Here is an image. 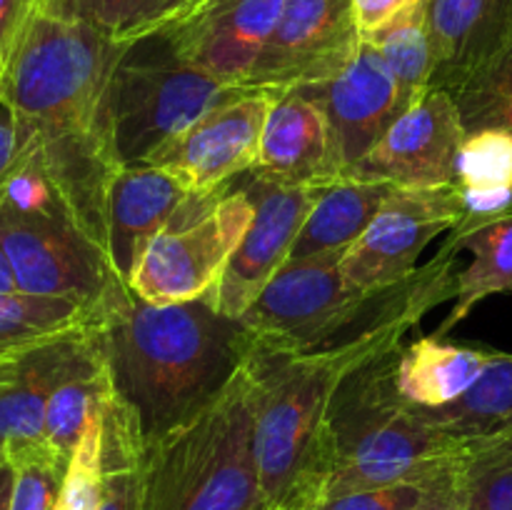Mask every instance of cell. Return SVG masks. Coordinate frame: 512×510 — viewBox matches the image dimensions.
<instances>
[{
  "instance_id": "cell-1",
  "label": "cell",
  "mask_w": 512,
  "mask_h": 510,
  "mask_svg": "<svg viewBox=\"0 0 512 510\" xmlns=\"http://www.w3.org/2000/svg\"><path fill=\"white\" fill-rule=\"evenodd\" d=\"M125 45L35 10L0 58V98L18 153L33 155L80 228L108 253V190L118 175L108 83Z\"/></svg>"
},
{
  "instance_id": "cell-2",
  "label": "cell",
  "mask_w": 512,
  "mask_h": 510,
  "mask_svg": "<svg viewBox=\"0 0 512 510\" xmlns=\"http://www.w3.org/2000/svg\"><path fill=\"white\" fill-rule=\"evenodd\" d=\"M95 338L110 393L145 448L203 413L253 353L248 330L218 313L213 295L150 305L125 288L100 308Z\"/></svg>"
},
{
  "instance_id": "cell-3",
  "label": "cell",
  "mask_w": 512,
  "mask_h": 510,
  "mask_svg": "<svg viewBox=\"0 0 512 510\" xmlns=\"http://www.w3.org/2000/svg\"><path fill=\"white\" fill-rule=\"evenodd\" d=\"M455 288L458 250L448 243L413 275L378 290L350 285L338 260H303L285 263L240 323L260 353H390L430 310L455 300Z\"/></svg>"
},
{
  "instance_id": "cell-4",
  "label": "cell",
  "mask_w": 512,
  "mask_h": 510,
  "mask_svg": "<svg viewBox=\"0 0 512 510\" xmlns=\"http://www.w3.org/2000/svg\"><path fill=\"white\" fill-rule=\"evenodd\" d=\"M378 355L385 353H250L258 510H315L323 503L330 478V403L345 375Z\"/></svg>"
},
{
  "instance_id": "cell-5",
  "label": "cell",
  "mask_w": 512,
  "mask_h": 510,
  "mask_svg": "<svg viewBox=\"0 0 512 510\" xmlns=\"http://www.w3.org/2000/svg\"><path fill=\"white\" fill-rule=\"evenodd\" d=\"M400 350V348H398ZM398 350L350 370L328 410L330 478L323 503L395 483H435L453 473L468 443L430 423L395 388Z\"/></svg>"
},
{
  "instance_id": "cell-6",
  "label": "cell",
  "mask_w": 512,
  "mask_h": 510,
  "mask_svg": "<svg viewBox=\"0 0 512 510\" xmlns=\"http://www.w3.org/2000/svg\"><path fill=\"white\" fill-rule=\"evenodd\" d=\"M140 510H258L248 360L203 413L143 450Z\"/></svg>"
},
{
  "instance_id": "cell-7",
  "label": "cell",
  "mask_w": 512,
  "mask_h": 510,
  "mask_svg": "<svg viewBox=\"0 0 512 510\" xmlns=\"http://www.w3.org/2000/svg\"><path fill=\"white\" fill-rule=\"evenodd\" d=\"M0 243L20 293L103 308L128 285L78 225L38 160L18 153L0 180Z\"/></svg>"
},
{
  "instance_id": "cell-8",
  "label": "cell",
  "mask_w": 512,
  "mask_h": 510,
  "mask_svg": "<svg viewBox=\"0 0 512 510\" xmlns=\"http://www.w3.org/2000/svg\"><path fill=\"white\" fill-rule=\"evenodd\" d=\"M245 90L180 58L165 30L128 43L108 83L110 140L120 168L150 163L168 140Z\"/></svg>"
},
{
  "instance_id": "cell-9",
  "label": "cell",
  "mask_w": 512,
  "mask_h": 510,
  "mask_svg": "<svg viewBox=\"0 0 512 510\" xmlns=\"http://www.w3.org/2000/svg\"><path fill=\"white\" fill-rule=\"evenodd\" d=\"M253 215V200L238 183L213 195H188L168 228L145 250L128 283L130 293L150 305L213 295Z\"/></svg>"
},
{
  "instance_id": "cell-10",
  "label": "cell",
  "mask_w": 512,
  "mask_h": 510,
  "mask_svg": "<svg viewBox=\"0 0 512 510\" xmlns=\"http://www.w3.org/2000/svg\"><path fill=\"white\" fill-rule=\"evenodd\" d=\"M463 220L458 185L393 188L365 233L340 260V273L360 290L400 283L420 268L418 260L438 235Z\"/></svg>"
},
{
  "instance_id": "cell-11",
  "label": "cell",
  "mask_w": 512,
  "mask_h": 510,
  "mask_svg": "<svg viewBox=\"0 0 512 510\" xmlns=\"http://www.w3.org/2000/svg\"><path fill=\"white\" fill-rule=\"evenodd\" d=\"M235 183L250 195L255 215L248 233L225 265L213 300L218 313L240 320L265 285L288 263L295 238L323 188L280 183L253 173L240 175Z\"/></svg>"
},
{
  "instance_id": "cell-12",
  "label": "cell",
  "mask_w": 512,
  "mask_h": 510,
  "mask_svg": "<svg viewBox=\"0 0 512 510\" xmlns=\"http://www.w3.org/2000/svg\"><path fill=\"white\" fill-rule=\"evenodd\" d=\"M360 43L350 0H285L245 88L280 93L323 83L350 63Z\"/></svg>"
},
{
  "instance_id": "cell-13",
  "label": "cell",
  "mask_w": 512,
  "mask_h": 510,
  "mask_svg": "<svg viewBox=\"0 0 512 510\" xmlns=\"http://www.w3.org/2000/svg\"><path fill=\"white\" fill-rule=\"evenodd\" d=\"M268 108V90H245L168 140L150 165L173 175L190 195L220 193L258 163Z\"/></svg>"
},
{
  "instance_id": "cell-14",
  "label": "cell",
  "mask_w": 512,
  "mask_h": 510,
  "mask_svg": "<svg viewBox=\"0 0 512 510\" xmlns=\"http://www.w3.org/2000/svg\"><path fill=\"white\" fill-rule=\"evenodd\" d=\"M465 135L468 130L453 95L433 88L390 125L383 140L355 165L348 178L420 190L455 185Z\"/></svg>"
},
{
  "instance_id": "cell-15",
  "label": "cell",
  "mask_w": 512,
  "mask_h": 510,
  "mask_svg": "<svg viewBox=\"0 0 512 510\" xmlns=\"http://www.w3.org/2000/svg\"><path fill=\"white\" fill-rule=\"evenodd\" d=\"M298 90L325 113L340 178H348L405 113L393 75L370 40L338 75Z\"/></svg>"
},
{
  "instance_id": "cell-16",
  "label": "cell",
  "mask_w": 512,
  "mask_h": 510,
  "mask_svg": "<svg viewBox=\"0 0 512 510\" xmlns=\"http://www.w3.org/2000/svg\"><path fill=\"white\" fill-rule=\"evenodd\" d=\"M283 5L285 0H190L165 33L190 65L245 88Z\"/></svg>"
},
{
  "instance_id": "cell-17",
  "label": "cell",
  "mask_w": 512,
  "mask_h": 510,
  "mask_svg": "<svg viewBox=\"0 0 512 510\" xmlns=\"http://www.w3.org/2000/svg\"><path fill=\"white\" fill-rule=\"evenodd\" d=\"M253 175L280 183L328 188L338 183L333 140L325 113L300 90L270 93L268 118Z\"/></svg>"
},
{
  "instance_id": "cell-18",
  "label": "cell",
  "mask_w": 512,
  "mask_h": 510,
  "mask_svg": "<svg viewBox=\"0 0 512 510\" xmlns=\"http://www.w3.org/2000/svg\"><path fill=\"white\" fill-rule=\"evenodd\" d=\"M433 80L430 90L463 88L512 35V0H425Z\"/></svg>"
},
{
  "instance_id": "cell-19",
  "label": "cell",
  "mask_w": 512,
  "mask_h": 510,
  "mask_svg": "<svg viewBox=\"0 0 512 510\" xmlns=\"http://www.w3.org/2000/svg\"><path fill=\"white\" fill-rule=\"evenodd\" d=\"M188 195L158 165H125L118 170L108 190V258L125 285Z\"/></svg>"
},
{
  "instance_id": "cell-20",
  "label": "cell",
  "mask_w": 512,
  "mask_h": 510,
  "mask_svg": "<svg viewBox=\"0 0 512 510\" xmlns=\"http://www.w3.org/2000/svg\"><path fill=\"white\" fill-rule=\"evenodd\" d=\"M93 325L25 345L0 363V448L45 438L50 395L78 358Z\"/></svg>"
},
{
  "instance_id": "cell-21",
  "label": "cell",
  "mask_w": 512,
  "mask_h": 510,
  "mask_svg": "<svg viewBox=\"0 0 512 510\" xmlns=\"http://www.w3.org/2000/svg\"><path fill=\"white\" fill-rule=\"evenodd\" d=\"M498 353L485 345L445 343L438 335H425L398 350L395 388L415 408H445L478 383Z\"/></svg>"
},
{
  "instance_id": "cell-22",
  "label": "cell",
  "mask_w": 512,
  "mask_h": 510,
  "mask_svg": "<svg viewBox=\"0 0 512 510\" xmlns=\"http://www.w3.org/2000/svg\"><path fill=\"white\" fill-rule=\"evenodd\" d=\"M393 188L395 185L380 180L343 178L320 190L295 238L288 263H303V260L340 263L350 245L365 233Z\"/></svg>"
},
{
  "instance_id": "cell-23",
  "label": "cell",
  "mask_w": 512,
  "mask_h": 510,
  "mask_svg": "<svg viewBox=\"0 0 512 510\" xmlns=\"http://www.w3.org/2000/svg\"><path fill=\"white\" fill-rule=\"evenodd\" d=\"M445 243L458 253L468 250L473 260L463 270H458L455 305L435 330L438 338H445L455 325L463 323L470 310L485 298L512 293V213L475 225L463 233H450Z\"/></svg>"
},
{
  "instance_id": "cell-24",
  "label": "cell",
  "mask_w": 512,
  "mask_h": 510,
  "mask_svg": "<svg viewBox=\"0 0 512 510\" xmlns=\"http://www.w3.org/2000/svg\"><path fill=\"white\" fill-rule=\"evenodd\" d=\"M425 415L460 443L512 438V353H498L463 398Z\"/></svg>"
},
{
  "instance_id": "cell-25",
  "label": "cell",
  "mask_w": 512,
  "mask_h": 510,
  "mask_svg": "<svg viewBox=\"0 0 512 510\" xmlns=\"http://www.w3.org/2000/svg\"><path fill=\"white\" fill-rule=\"evenodd\" d=\"M108 393V370H105L93 325L78 358L73 360L65 378L50 395L48 410H45V440L70 458L75 445L83 438L90 415L108 398Z\"/></svg>"
},
{
  "instance_id": "cell-26",
  "label": "cell",
  "mask_w": 512,
  "mask_h": 510,
  "mask_svg": "<svg viewBox=\"0 0 512 510\" xmlns=\"http://www.w3.org/2000/svg\"><path fill=\"white\" fill-rule=\"evenodd\" d=\"M190 0H38V13L98 30L120 45L160 33Z\"/></svg>"
},
{
  "instance_id": "cell-27",
  "label": "cell",
  "mask_w": 512,
  "mask_h": 510,
  "mask_svg": "<svg viewBox=\"0 0 512 510\" xmlns=\"http://www.w3.org/2000/svg\"><path fill=\"white\" fill-rule=\"evenodd\" d=\"M100 310L68 298L30 293H0V353L18 350L70 330L88 328Z\"/></svg>"
},
{
  "instance_id": "cell-28",
  "label": "cell",
  "mask_w": 512,
  "mask_h": 510,
  "mask_svg": "<svg viewBox=\"0 0 512 510\" xmlns=\"http://www.w3.org/2000/svg\"><path fill=\"white\" fill-rule=\"evenodd\" d=\"M370 43L378 48L385 68L393 75L403 108L408 110L428 93L433 80V45H430L425 0L393 25L380 30L375 38H370Z\"/></svg>"
},
{
  "instance_id": "cell-29",
  "label": "cell",
  "mask_w": 512,
  "mask_h": 510,
  "mask_svg": "<svg viewBox=\"0 0 512 510\" xmlns=\"http://www.w3.org/2000/svg\"><path fill=\"white\" fill-rule=\"evenodd\" d=\"M143 450L130 415L108 393L103 405V498L98 510H140Z\"/></svg>"
},
{
  "instance_id": "cell-30",
  "label": "cell",
  "mask_w": 512,
  "mask_h": 510,
  "mask_svg": "<svg viewBox=\"0 0 512 510\" xmlns=\"http://www.w3.org/2000/svg\"><path fill=\"white\" fill-rule=\"evenodd\" d=\"M13 465L10 510H55L60 503L70 458L45 438L5 445Z\"/></svg>"
},
{
  "instance_id": "cell-31",
  "label": "cell",
  "mask_w": 512,
  "mask_h": 510,
  "mask_svg": "<svg viewBox=\"0 0 512 510\" xmlns=\"http://www.w3.org/2000/svg\"><path fill=\"white\" fill-rule=\"evenodd\" d=\"M458 488L463 510H512V438L468 443Z\"/></svg>"
},
{
  "instance_id": "cell-32",
  "label": "cell",
  "mask_w": 512,
  "mask_h": 510,
  "mask_svg": "<svg viewBox=\"0 0 512 510\" xmlns=\"http://www.w3.org/2000/svg\"><path fill=\"white\" fill-rule=\"evenodd\" d=\"M468 133L503 128L512 133V35L483 70L453 93Z\"/></svg>"
},
{
  "instance_id": "cell-33",
  "label": "cell",
  "mask_w": 512,
  "mask_h": 510,
  "mask_svg": "<svg viewBox=\"0 0 512 510\" xmlns=\"http://www.w3.org/2000/svg\"><path fill=\"white\" fill-rule=\"evenodd\" d=\"M440 480H435V483H395L385 485V488L358 490V493L338 495V498L325 500L315 510H420L428 503V498L433 495L435 485Z\"/></svg>"
},
{
  "instance_id": "cell-34",
  "label": "cell",
  "mask_w": 512,
  "mask_h": 510,
  "mask_svg": "<svg viewBox=\"0 0 512 510\" xmlns=\"http://www.w3.org/2000/svg\"><path fill=\"white\" fill-rule=\"evenodd\" d=\"M423 0H350L353 8V20L358 35L363 40L375 38L380 30L393 25L395 20L403 18L408 10L418 8Z\"/></svg>"
},
{
  "instance_id": "cell-35",
  "label": "cell",
  "mask_w": 512,
  "mask_h": 510,
  "mask_svg": "<svg viewBox=\"0 0 512 510\" xmlns=\"http://www.w3.org/2000/svg\"><path fill=\"white\" fill-rule=\"evenodd\" d=\"M35 8H38V0H0V58L15 43Z\"/></svg>"
},
{
  "instance_id": "cell-36",
  "label": "cell",
  "mask_w": 512,
  "mask_h": 510,
  "mask_svg": "<svg viewBox=\"0 0 512 510\" xmlns=\"http://www.w3.org/2000/svg\"><path fill=\"white\" fill-rule=\"evenodd\" d=\"M15 158H18V133H15V123L8 105L0 100V180L13 168Z\"/></svg>"
},
{
  "instance_id": "cell-37",
  "label": "cell",
  "mask_w": 512,
  "mask_h": 510,
  "mask_svg": "<svg viewBox=\"0 0 512 510\" xmlns=\"http://www.w3.org/2000/svg\"><path fill=\"white\" fill-rule=\"evenodd\" d=\"M420 510H463V500H460L458 488V470L435 485L433 495H430L428 503Z\"/></svg>"
},
{
  "instance_id": "cell-38",
  "label": "cell",
  "mask_w": 512,
  "mask_h": 510,
  "mask_svg": "<svg viewBox=\"0 0 512 510\" xmlns=\"http://www.w3.org/2000/svg\"><path fill=\"white\" fill-rule=\"evenodd\" d=\"M10 500H13V465L3 455L0 458V510H10Z\"/></svg>"
},
{
  "instance_id": "cell-39",
  "label": "cell",
  "mask_w": 512,
  "mask_h": 510,
  "mask_svg": "<svg viewBox=\"0 0 512 510\" xmlns=\"http://www.w3.org/2000/svg\"><path fill=\"white\" fill-rule=\"evenodd\" d=\"M0 293H18V283H15V273L10 268L3 243H0Z\"/></svg>"
},
{
  "instance_id": "cell-40",
  "label": "cell",
  "mask_w": 512,
  "mask_h": 510,
  "mask_svg": "<svg viewBox=\"0 0 512 510\" xmlns=\"http://www.w3.org/2000/svg\"><path fill=\"white\" fill-rule=\"evenodd\" d=\"M20 350V348H18ZM15 353V350H5V353H0V363H3V360L5 358H10V355H13Z\"/></svg>"
},
{
  "instance_id": "cell-41",
  "label": "cell",
  "mask_w": 512,
  "mask_h": 510,
  "mask_svg": "<svg viewBox=\"0 0 512 510\" xmlns=\"http://www.w3.org/2000/svg\"><path fill=\"white\" fill-rule=\"evenodd\" d=\"M3 455H5V450H3V448H0V458H3Z\"/></svg>"
},
{
  "instance_id": "cell-42",
  "label": "cell",
  "mask_w": 512,
  "mask_h": 510,
  "mask_svg": "<svg viewBox=\"0 0 512 510\" xmlns=\"http://www.w3.org/2000/svg\"><path fill=\"white\" fill-rule=\"evenodd\" d=\"M0 100H3V98H0Z\"/></svg>"
}]
</instances>
